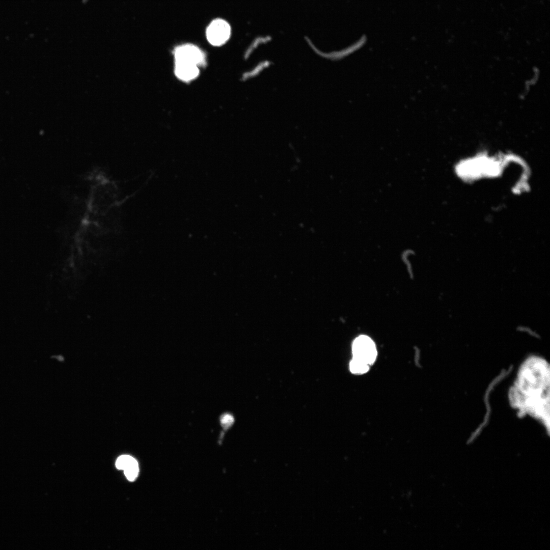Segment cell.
Segmentation results:
<instances>
[{
    "mask_svg": "<svg viewBox=\"0 0 550 550\" xmlns=\"http://www.w3.org/2000/svg\"><path fill=\"white\" fill-rule=\"evenodd\" d=\"M175 62L203 66L206 63L203 51L197 46L185 44L177 47L174 51Z\"/></svg>",
    "mask_w": 550,
    "mask_h": 550,
    "instance_id": "obj_1",
    "label": "cell"
},
{
    "mask_svg": "<svg viewBox=\"0 0 550 550\" xmlns=\"http://www.w3.org/2000/svg\"><path fill=\"white\" fill-rule=\"evenodd\" d=\"M353 358L361 361L369 366L376 358L377 351L373 341L365 335L356 338L352 345Z\"/></svg>",
    "mask_w": 550,
    "mask_h": 550,
    "instance_id": "obj_2",
    "label": "cell"
},
{
    "mask_svg": "<svg viewBox=\"0 0 550 550\" xmlns=\"http://www.w3.org/2000/svg\"><path fill=\"white\" fill-rule=\"evenodd\" d=\"M206 34L208 42L211 45L221 46L228 40L231 34V28L226 21L216 19L209 24Z\"/></svg>",
    "mask_w": 550,
    "mask_h": 550,
    "instance_id": "obj_3",
    "label": "cell"
},
{
    "mask_svg": "<svg viewBox=\"0 0 550 550\" xmlns=\"http://www.w3.org/2000/svg\"><path fill=\"white\" fill-rule=\"evenodd\" d=\"M174 72L176 76L183 81H191L198 77L200 67L195 65L175 62Z\"/></svg>",
    "mask_w": 550,
    "mask_h": 550,
    "instance_id": "obj_4",
    "label": "cell"
},
{
    "mask_svg": "<svg viewBox=\"0 0 550 550\" xmlns=\"http://www.w3.org/2000/svg\"><path fill=\"white\" fill-rule=\"evenodd\" d=\"M350 371L354 374H363L369 369V365L354 358H352L349 365Z\"/></svg>",
    "mask_w": 550,
    "mask_h": 550,
    "instance_id": "obj_5",
    "label": "cell"
},
{
    "mask_svg": "<svg viewBox=\"0 0 550 550\" xmlns=\"http://www.w3.org/2000/svg\"><path fill=\"white\" fill-rule=\"evenodd\" d=\"M138 463V461L129 455H122L119 457L116 462V466L119 470H125L129 467Z\"/></svg>",
    "mask_w": 550,
    "mask_h": 550,
    "instance_id": "obj_6",
    "label": "cell"
},
{
    "mask_svg": "<svg viewBox=\"0 0 550 550\" xmlns=\"http://www.w3.org/2000/svg\"><path fill=\"white\" fill-rule=\"evenodd\" d=\"M124 472L125 476L129 481H134L139 474V464L138 463L129 467L124 470Z\"/></svg>",
    "mask_w": 550,
    "mask_h": 550,
    "instance_id": "obj_7",
    "label": "cell"
}]
</instances>
